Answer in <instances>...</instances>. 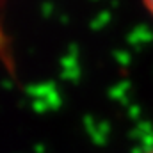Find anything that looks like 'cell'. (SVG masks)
Segmentation results:
<instances>
[{
    "label": "cell",
    "instance_id": "1",
    "mask_svg": "<svg viewBox=\"0 0 153 153\" xmlns=\"http://www.w3.org/2000/svg\"><path fill=\"white\" fill-rule=\"evenodd\" d=\"M141 2H143V5H144L146 13L153 18V0H141Z\"/></svg>",
    "mask_w": 153,
    "mask_h": 153
},
{
    "label": "cell",
    "instance_id": "2",
    "mask_svg": "<svg viewBox=\"0 0 153 153\" xmlns=\"http://www.w3.org/2000/svg\"><path fill=\"white\" fill-rule=\"evenodd\" d=\"M146 153H153V150H152V152H146Z\"/></svg>",
    "mask_w": 153,
    "mask_h": 153
}]
</instances>
